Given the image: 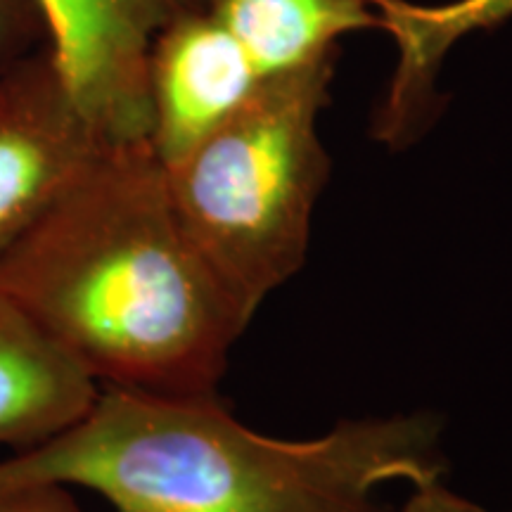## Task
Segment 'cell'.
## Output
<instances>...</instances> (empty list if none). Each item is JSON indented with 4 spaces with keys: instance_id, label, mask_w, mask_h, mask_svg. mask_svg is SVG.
I'll list each match as a JSON object with an SVG mask.
<instances>
[{
    "instance_id": "cell-5",
    "label": "cell",
    "mask_w": 512,
    "mask_h": 512,
    "mask_svg": "<svg viewBox=\"0 0 512 512\" xmlns=\"http://www.w3.org/2000/svg\"><path fill=\"white\" fill-rule=\"evenodd\" d=\"M107 147L74 105L48 46L0 64V254Z\"/></svg>"
},
{
    "instance_id": "cell-9",
    "label": "cell",
    "mask_w": 512,
    "mask_h": 512,
    "mask_svg": "<svg viewBox=\"0 0 512 512\" xmlns=\"http://www.w3.org/2000/svg\"><path fill=\"white\" fill-rule=\"evenodd\" d=\"M264 79L337 57V41L380 29L373 0H207Z\"/></svg>"
},
{
    "instance_id": "cell-12",
    "label": "cell",
    "mask_w": 512,
    "mask_h": 512,
    "mask_svg": "<svg viewBox=\"0 0 512 512\" xmlns=\"http://www.w3.org/2000/svg\"><path fill=\"white\" fill-rule=\"evenodd\" d=\"M401 512H489L470 498L456 494L441 479L413 486Z\"/></svg>"
},
{
    "instance_id": "cell-10",
    "label": "cell",
    "mask_w": 512,
    "mask_h": 512,
    "mask_svg": "<svg viewBox=\"0 0 512 512\" xmlns=\"http://www.w3.org/2000/svg\"><path fill=\"white\" fill-rule=\"evenodd\" d=\"M46 43V24L36 0H0V64Z\"/></svg>"
},
{
    "instance_id": "cell-11",
    "label": "cell",
    "mask_w": 512,
    "mask_h": 512,
    "mask_svg": "<svg viewBox=\"0 0 512 512\" xmlns=\"http://www.w3.org/2000/svg\"><path fill=\"white\" fill-rule=\"evenodd\" d=\"M0 512H81L72 491L57 484L0 489Z\"/></svg>"
},
{
    "instance_id": "cell-1",
    "label": "cell",
    "mask_w": 512,
    "mask_h": 512,
    "mask_svg": "<svg viewBox=\"0 0 512 512\" xmlns=\"http://www.w3.org/2000/svg\"><path fill=\"white\" fill-rule=\"evenodd\" d=\"M0 290L100 387L216 394L249 328L178 221L150 143L107 147L0 254Z\"/></svg>"
},
{
    "instance_id": "cell-7",
    "label": "cell",
    "mask_w": 512,
    "mask_h": 512,
    "mask_svg": "<svg viewBox=\"0 0 512 512\" xmlns=\"http://www.w3.org/2000/svg\"><path fill=\"white\" fill-rule=\"evenodd\" d=\"M373 5L380 29L399 48L373 133L380 143L401 150L415 143L441 110L434 81L448 50L472 31H491L508 22L512 0H451L441 5L373 0Z\"/></svg>"
},
{
    "instance_id": "cell-3",
    "label": "cell",
    "mask_w": 512,
    "mask_h": 512,
    "mask_svg": "<svg viewBox=\"0 0 512 512\" xmlns=\"http://www.w3.org/2000/svg\"><path fill=\"white\" fill-rule=\"evenodd\" d=\"M335 60L266 79L181 159L162 164L178 221L249 323L309 254L330 178L318 117Z\"/></svg>"
},
{
    "instance_id": "cell-8",
    "label": "cell",
    "mask_w": 512,
    "mask_h": 512,
    "mask_svg": "<svg viewBox=\"0 0 512 512\" xmlns=\"http://www.w3.org/2000/svg\"><path fill=\"white\" fill-rule=\"evenodd\" d=\"M100 382L0 290V446H38L86 415Z\"/></svg>"
},
{
    "instance_id": "cell-2",
    "label": "cell",
    "mask_w": 512,
    "mask_h": 512,
    "mask_svg": "<svg viewBox=\"0 0 512 512\" xmlns=\"http://www.w3.org/2000/svg\"><path fill=\"white\" fill-rule=\"evenodd\" d=\"M441 430L418 411L285 441L249 430L216 394L102 387L53 441L48 470L117 512H377L382 486L441 479Z\"/></svg>"
},
{
    "instance_id": "cell-6",
    "label": "cell",
    "mask_w": 512,
    "mask_h": 512,
    "mask_svg": "<svg viewBox=\"0 0 512 512\" xmlns=\"http://www.w3.org/2000/svg\"><path fill=\"white\" fill-rule=\"evenodd\" d=\"M266 79L207 5L174 19L150 50V145L164 166L181 159Z\"/></svg>"
},
{
    "instance_id": "cell-4",
    "label": "cell",
    "mask_w": 512,
    "mask_h": 512,
    "mask_svg": "<svg viewBox=\"0 0 512 512\" xmlns=\"http://www.w3.org/2000/svg\"><path fill=\"white\" fill-rule=\"evenodd\" d=\"M48 50L95 136L110 147L150 143L147 64L159 31L207 0H36Z\"/></svg>"
}]
</instances>
